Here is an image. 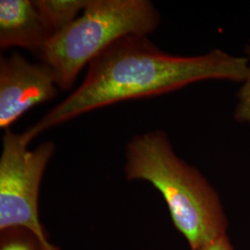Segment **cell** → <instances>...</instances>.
Segmentation results:
<instances>
[{"instance_id":"6","label":"cell","mask_w":250,"mask_h":250,"mask_svg":"<svg viewBox=\"0 0 250 250\" xmlns=\"http://www.w3.org/2000/svg\"><path fill=\"white\" fill-rule=\"evenodd\" d=\"M54 36L35 0L0 1V47H22L39 54Z\"/></svg>"},{"instance_id":"2","label":"cell","mask_w":250,"mask_h":250,"mask_svg":"<svg viewBox=\"0 0 250 250\" xmlns=\"http://www.w3.org/2000/svg\"><path fill=\"white\" fill-rule=\"evenodd\" d=\"M125 172L129 181H145L165 200L174 227L191 250H199L227 233L222 199L205 176L174 152L167 134L150 131L126 146Z\"/></svg>"},{"instance_id":"7","label":"cell","mask_w":250,"mask_h":250,"mask_svg":"<svg viewBox=\"0 0 250 250\" xmlns=\"http://www.w3.org/2000/svg\"><path fill=\"white\" fill-rule=\"evenodd\" d=\"M89 0H35L37 9L45 20L54 35L71 24Z\"/></svg>"},{"instance_id":"3","label":"cell","mask_w":250,"mask_h":250,"mask_svg":"<svg viewBox=\"0 0 250 250\" xmlns=\"http://www.w3.org/2000/svg\"><path fill=\"white\" fill-rule=\"evenodd\" d=\"M160 13L147 0H89L82 15L56 33L38 56L68 90L77 75L111 45L127 36H148Z\"/></svg>"},{"instance_id":"5","label":"cell","mask_w":250,"mask_h":250,"mask_svg":"<svg viewBox=\"0 0 250 250\" xmlns=\"http://www.w3.org/2000/svg\"><path fill=\"white\" fill-rule=\"evenodd\" d=\"M53 73L45 64L28 62L14 52L0 58V127L9 129L32 107L58 94Z\"/></svg>"},{"instance_id":"1","label":"cell","mask_w":250,"mask_h":250,"mask_svg":"<svg viewBox=\"0 0 250 250\" xmlns=\"http://www.w3.org/2000/svg\"><path fill=\"white\" fill-rule=\"evenodd\" d=\"M249 65L247 56L219 48L198 56H176L162 51L147 36H127L90 63L80 86L22 134L30 144L46 130L92 110L170 93L201 81L242 83Z\"/></svg>"},{"instance_id":"8","label":"cell","mask_w":250,"mask_h":250,"mask_svg":"<svg viewBox=\"0 0 250 250\" xmlns=\"http://www.w3.org/2000/svg\"><path fill=\"white\" fill-rule=\"evenodd\" d=\"M0 250H60L26 228L12 227L0 231Z\"/></svg>"},{"instance_id":"9","label":"cell","mask_w":250,"mask_h":250,"mask_svg":"<svg viewBox=\"0 0 250 250\" xmlns=\"http://www.w3.org/2000/svg\"><path fill=\"white\" fill-rule=\"evenodd\" d=\"M246 54L250 65L247 76L237 93V102L233 116L237 123L250 126V41L246 46Z\"/></svg>"},{"instance_id":"4","label":"cell","mask_w":250,"mask_h":250,"mask_svg":"<svg viewBox=\"0 0 250 250\" xmlns=\"http://www.w3.org/2000/svg\"><path fill=\"white\" fill-rule=\"evenodd\" d=\"M23 134L5 130L0 157V231L23 227L49 241L38 214V198L55 144L28 148Z\"/></svg>"},{"instance_id":"10","label":"cell","mask_w":250,"mask_h":250,"mask_svg":"<svg viewBox=\"0 0 250 250\" xmlns=\"http://www.w3.org/2000/svg\"><path fill=\"white\" fill-rule=\"evenodd\" d=\"M199 250H234L228 233L216 237L212 241L206 244Z\"/></svg>"}]
</instances>
